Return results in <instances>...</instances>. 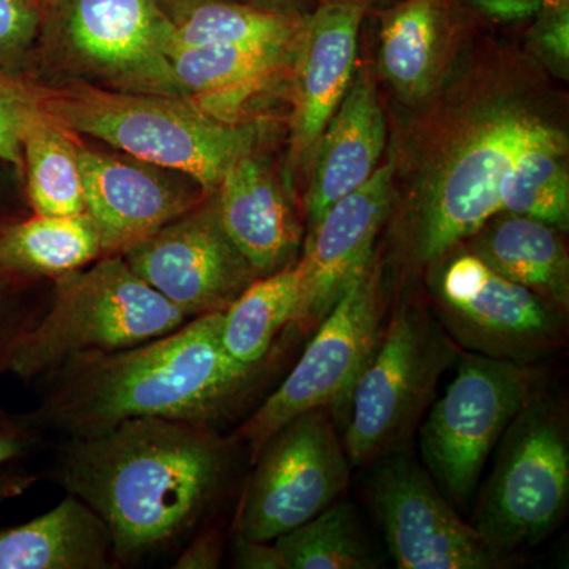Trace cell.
I'll list each match as a JSON object with an SVG mask.
<instances>
[{
	"instance_id": "1",
	"label": "cell",
	"mask_w": 569,
	"mask_h": 569,
	"mask_svg": "<svg viewBox=\"0 0 569 569\" xmlns=\"http://www.w3.org/2000/svg\"><path fill=\"white\" fill-rule=\"evenodd\" d=\"M538 63L493 54L449 71L421 112L392 140V247L425 269L498 211V186L537 142L568 137Z\"/></svg>"
},
{
	"instance_id": "2",
	"label": "cell",
	"mask_w": 569,
	"mask_h": 569,
	"mask_svg": "<svg viewBox=\"0 0 569 569\" xmlns=\"http://www.w3.org/2000/svg\"><path fill=\"white\" fill-rule=\"evenodd\" d=\"M234 441L197 422L127 419L67 438L58 478L107 523L119 567H132L203 522L230 481Z\"/></svg>"
},
{
	"instance_id": "3",
	"label": "cell",
	"mask_w": 569,
	"mask_h": 569,
	"mask_svg": "<svg viewBox=\"0 0 569 569\" xmlns=\"http://www.w3.org/2000/svg\"><path fill=\"white\" fill-rule=\"evenodd\" d=\"M222 313L111 353L71 358L43 378L40 406L26 415L36 429L91 436L137 418L216 427L252 389L261 369L236 365L223 350Z\"/></svg>"
},
{
	"instance_id": "4",
	"label": "cell",
	"mask_w": 569,
	"mask_h": 569,
	"mask_svg": "<svg viewBox=\"0 0 569 569\" xmlns=\"http://www.w3.org/2000/svg\"><path fill=\"white\" fill-rule=\"evenodd\" d=\"M43 108L71 133L190 176L216 192L228 168L257 151L260 122H223L183 97L43 84Z\"/></svg>"
},
{
	"instance_id": "5",
	"label": "cell",
	"mask_w": 569,
	"mask_h": 569,
	"mask_svg": "<svg viewBox=\"0 0 569 569\" xmlns=\"http://www.w3.org/2000/svg\"><path fill=\"white\" fill-rule=\"evenodd\" d=\"M174 24L152 0H41L31 63L47 84L182 97Z\"/></svg>"
},
{
	"instance_id": "6",
	"label": "cell",
	"mask_w": 569,
	"mask_h": 569,
	"mask_svg": "<svg viewBox=\"0 0 569 569\" xmlns=\"http://www.w3.org/2000/svg\"><path fill=\"white\" fill-rule=\"evenodd\" d=\"M187 321L122 254H102L97 263L54 279L50 307L22 337L9 373L24 383L43 380L71 358L137 347Z\"/></svg>"
},
{
	"instance_id": "7",
	"label": "cell",
	"mask_w": 569,
	"mask_h": 569,
	"mask_svg": "<svg viewBox=\"0 0 569 569\" xmlns=\"http://www.w3.org/2000/svg\"><path fill=\"white\" fill-rule=\"evenodd\" d=\"M459 353L436 313L413 302L396 310L348 402L343 447L351 467L406 449Z\"/></svg>"
},
{
	"instance_id": "8",
	"label": "cell",
	"mask_w": 569,
	"mask_h": 569,
	"mask_svg": "<svg viewBox=\"0 0 569 569\" xmlns=\"http://www.w3.org/2000/svg\"><path fill=\"white\" fill-rule=\"evenodd\" d=\"M496 466L471 527L498 561L552 533L569 501V440L563 415L535 391L498 441Z\"/></svg>"
},
{
	"instance_id": "9",
	"label": "cell",
	"mask_w": 569,
	"mask_h": 569,
	"mask_svg": "<svg viewBox=\"0 0 569 569\" xmlns=\"http://www.w3.org/2000/svg\"><path fill=\"white\" fill-rule=\"evenodd\" d=\"M538 389L530 365L460 350L456 373L419 425L422 467L458 511H467L486 462Z\"/></svg>"
},
{
	"instance_id": "10",
	"label": "cell",
	"mask_w": 569,
	"mask_h": 569,
	"mask_svg": "<svg viewBox=\"0 0 569 569\" xmlns=\"http://www.w3.org/2000/svg\"><path fill=\"white\" fill-rule=\"evenodd\" d=\"M385 306L383 264L373 254L317 326L291 372L239 429L238 437L252 449V458L272 433L299 415L348 407L383 331Z\"/></svg>"
},
{
	"instance_id": "11",
	"label": "cell",
	"mask_w": 569,
	"mask_h": 569,
	"mask_svg": "<svg viewBox=\"0 0 569 569\" xmlns=\"http://www.w3.org/2000/svg\"><path fill=\"white\" fill-rule=\"evenodd\" d=\"M436 317L459 348L531 365L567 336L563 310L497 274L471 252L429 266Z\"/></svg>"
},
{
	"instance_id": "12",
	"label": "cell",
	"mask_w": 569,
	"mask_h": 569,
	"mask_svg": "<svg viewBox=\"0 0 569 569\" xmlns=\"http://www.w3.org/2000/svg\"><path fill=\"white\" fill-rule=\"evenodd\" d=\"M236 533L272 542L339 500L351 463L328 408L299 415L253 456Z\"/></svg>"
},
{
	"instance_id": "13",
	"label": "cell",
	"mask_w": 569,
	"mask_h": 569,
	"mask_svg": "<svg viewBox=\"0 0 569 569\" xmlns=\"http://www.w3.org/2000/svg\"><path fill=\"white\" fill-rule=\"evenodd\" d=\"M121 254L189 320L224 312L260 279L224 231L213 193Z\"/></svg>"
},
{
	"instance_id": "14",
	"label": "cell",
	"mask_w": 569,
	"mask_h": 569,
	"mask_svg": "<svg viewBox=\"0 0 569 569\" xmlns=\"http://www.w3.org/2000/svg\"><path fill=\"white\" fill-rule=\"evenodd\" d=\"M370 503L399 569H493L471 523L443 496L425 467L402 449L377 460Z\"/></svg>"
},
{
	"instance_id": "15",
	"label": "cell",
	"mask_w": 569,
	"mask_h": 569,
	"mask_svg": "<svg viewBox=\"0 0 569 569\" xmlns=\"http://www.w3.org/2000/svg\"><path fill=\"white\" fill-rule=\"evenodd\" d=\"M86 212L99 228L103 254H121L208 193L190 176L121 151L78 144Z\"/></svg>"
},
{
	"instance_id": "16",
	"label": "cell",
	"mask_w": 569,
	"mask_h": 569,
	"mask_svg": "<svg viewBox=\"0 0 569 569\" xmlns=\"http://www.w3.org/2000/svg\"><path fill=\"white\" fill-rule=\"evenodd\" d=\"M366 11L323 0L302 18L288 71L291 174L312 168L318 141L350 88Z\"/></svg>"
},
{
	"instance_id": "17",
	"label": "cell",
	"mask_w": 569,
	"mask_h": 569,
	"mask_svg": "<svg viewBox=\"0 0 569 569\" xmlns=\"http://www.w3.org/2000/svg\"><path fill=\"white\" fill-rule=\"evenodd\" d=\"M391 204L392 167L388 162L309 228L305 250L296 261L301 298L291 325H320L376 254L373 247L388 223Z\"/></svg>"
},
{
	"instance_id": "18",
	"label": "cell",
	"mask_w": 569,
	"mask_h": 569,
	"mask_svg": "<svg viewBox=\"0 0 569 569\" xmlns=\"http://www.w3.org/2000/svg\"><path fill=\"white\" fill-rule=\"evenodd\" d=\"M224 231L258 277L295 264L302 230L282 183L257 151L236 160L216 192Z\"/></svg>"
},
{
	"instance_id": "19",
	"label": "cell",
	"mask_w": 569,
	"mask_h": 569,
	"mask_svg": "<svg viewBox=\"0 0 569 569\" xmlns=\"http://www.w3.org/2000/svg\"><path fill=\"white\" fill-rule=\"evenodd\" d=\"M387 148V118L367 69L355 71L350 88L326 123L305 198L307 230L336 201L376 173Z\"/></svg>"
},
{
	"instance_id": "20",
	"label": "cell",
	"mask_w": 569,
	"mask_h": 569,
	"mask_svg": "<svg viewBox=\"0 0 569 569\" xmlns=\"http://www.w3.org/2000/svg\"><path fill=\"white\" fill-rule=\"evenodd\" d=\"M296 39V37H295ZM295 40L287 44H208L171 51L183 99L223 122H246L247 104L288 78Z\"/></svg>"
},
{
	"instance_id": "21",
	"label": "cell",
	"mask_w": 569,
	"mask_h": 569,
	"mask_svg": "<svg viewBox=\"0 0 569 569\" xmlns=\"http://www.w3.org/2000/svg\"><path fill=\"white\" fill-rule=\"evenodd\" d=\"M380 70L406 104L425 102L449 71L455 40L451 0H399L381 11Z\"/></svg>"
},
{
	"instance_id": "22",
	"label": "cell",
	"mask_w": 569,
	"mask_h": 569,
	"mask_svg": "<svg viewBox=\"0 0 569 569\" xmlns=\"http://www.w3.org/2000/svg\"><path fill=\"white\" fill-rule=\"evenodd\" d=\"M111 530L80 498H63L39 518L0 530V569H110Z\"/></svg>"
},
{
	"instance_id": "23",
	"label": "cell",
	"mask_w": 569,
	"mask_h": 569,
	"mask_svg": "<svg viewBox=\"0 0 569 569\" xmlns=\"http://www.w3.org/2000/svg\"><path fill=\"white\" fill-rule=\"evenodd\" d=\"M561 233L530 217L498 212L467 239V250L497 274L568 312L569 257Z\"/></svg>"
},
{
	"instance_id": "24",
	"label": "cell",
	"mask_w": 569,
	"mask_h": 569,
	"mask_svg": "<svg viewBox=\"0 0 569 569\" xmlns=\"http://www.w3.org/2000/svg\"><path fill=\"white\" fill-rule=\"evenodd\" d=\"M99 228L88 212L37 216L0 224V269L26 279H58L102 257Z\"/></svg>"
},
{
	"instance_id": "25",
	"label": "cell",
	"mask_w": 569,
	"mask_h": 569,
	"mask_svg": "<svg viewBox=\"0 0 569 569\" xmlns=\"http://www.w3.org/2000/svg\"><path fill=\"white\" fill-rule=\"evenodd\" d=\"M301 298L296 263L260 277L222 313L223 350L246 369H261L276 337L293 323Z\"/></svg>"
},
{
	"instance_id": "26",
	"label": "cell",
	"mask_w": 569,
	"mask_h": 569,
	"mask_svg": "<svg viewBox=\"0 0 569 569\" xmlns=\"http://www.w3.org/2000/svg\"><path fill=\"white\" fill-rule=\"evenodd\" d=\"M21 146L33 213L67 217L86 212L78 141L71 132L43 108L26 127Z\"/></svg>"
},
{
	"instance_id": "27",
	"label": "cell",
	"mask_w": 569,
	"mask_h": 569,
	"mask_svg": "<svg viewBox=\"0 0 569 569\" xmlns=\"http://www.w3.org/2000/svg\"><path fill=\"white\" fill-rule=\"evenodd\" d=\"M568 137L531 144L498 186V211L530 217L568 231Z\"/></svg>"
},
{
	"instance_id": "28",
	"label": "cell",
	"mask_w": 569,
	"mask_h": 569,
	"mask_svg": "<svg viewBox=\"0 0 569 569\" xmlns=\"http://www.w3.org/2000/svg\"><path fill=\"white\" fill-rule=\"evenodd\" d=\"M284 569H373L376 552L370 548L355 508L335 501L316 518L276 538Z\"/></svg>"
},
{
	"instance_id": "29",
	"label": "cell",
	"mask_w": 569,
	"mask_h": 569,
	"mask_svg": "<svg viewBox=\"0 0 569 569\" xmlns=\"http://www.w3.org/2000/svg\"><path fill=\"white\" fill-rule=\"evenodd\" d=\"M301 20L247 2L204 3L174 22L171 51L208 44H287L295 40Z\"/></svg>"
},
{
	"instance_id": "30",
	"label": "cell",
	"mask_w": 569,
	"mask_h": 569,
	"mask_svg": "<svg viewBox=\"0 0 569 569\" xmlns=\"http://www.w3.org/2000/svg\"><path fill=\"white\" fill-rule=\"evenodd\" d=\"M43 110V86L21 71L0 67V160L24 173L22 134Z\"/></svg>"
},
{
	"instance_id": "31",
	"label": "cell",
	"mask_w": 569,
	"mask_h": 569,
	"mask_svg": "<svg viewBox=\"0 0 569 569\" xmlns=\"http://www.w3.org/2000/svg\"><path fill=\"white\" fill-rule=\"evenodd\" d=\"M41 18V0H0V67L29 69Z\"/></svg>"
},
{
	"instance_id": "32",
	"label": "cell",
	"mask_w": 569,
	"mask_h": 569,
	"mask_svg": "<svg viewBox=\"0 0 569 569\" xmlns=\"http://www.w3.org/2000/svg\"><path fill=\"white\" fill-rule=\"evenodd\" d=\"M36 279L13 276L0 269V377L9 373L14 350L39 320L40 310L29 306L26 291Z\"/></svg>"
},
{
	"instance_id": "33",
	"label": "cell",
	"mask_w": 569,
	"mask_h": 569,
	"mask_svg": "<svg viewBox=\"0 0 569 569\" xmlns=\"http://www.w3.org/2000/svg\"><path fill=\"white\" fill-rule=\"evenodd\" d=\"M533 61L559 78L569 71V0H550L533 20L527 43Z\"/></svg>"
},
{
	"instance_id": "34",
	"label": "cell",
	"mask_w": 569,
	"mask_h": 569,
	"mask_svg": "<svg viewBox=\"0 0 569 569\" xmlns=\"http://www.w3.org/2000/svg\"><path fill=\"white\" fill-rule=\"evenodd\" d=\"M39 429H36L26 415L7 413L0 408V467L21 462L31 455L39 441Z\"/></svg>"
},
{
	"instance_id": "35",
	"label": "cell",
	"mask_w": 569,
	"mask_h": 569,
	"mask_svg": "<svg viewBox=\"0 0 569 569\" xmlns=\"http://www.w3.org/2000/svg\"><path fill=\"white\" fill-rule=\"evenodd\" d=\"M550 0H463V3L488 20L523 22L535 20Z\"/></svg>"
},
{
	"instance_id": "36",
	"label": "cell",
	"mask_w": 569,
	"mask_h": 569,
	"mask_svg": "<svg viewBox=\"0 0 569 569\" xmlns=\"http://www.w3.org/2000/svg\"><path fill=\"white\" fill-rule=\"evenodd\" d=\"M233 567L242 569H284L274 542L254 541L234 533L231 539Z\"/></svg>"
},
{
	"instance_id": "37",
	"label": "cell",
	"mask_w": 569,
	"mask_h": 569,
	"mask_svg": "<svg viewBox=\"0 0 569 569\" xmlns=\"http://www.w3.org/2000/svg\"><path fill=\"white\" fill-rule=\"evenodd\" d=\"M222 538L216 530L203 531L190 539L173 568L176 569H216L222 563Z\"/></svg>"
},
{
	"instance_id": "38",
	"label": "cell",
	"mask_w": 569,
	"mask_h": 569,
	"mask_svg": "<svg viewBox=\"0 0 569 569\" xmlns=\"http://www.w3.org/2000/svg\"><path fill=\"white\" fill-rule=\"evenodd\" d=\"M37 477L32 471L26 470L18 463L0 467V507L6 501L22 496L36 485Z\"/></svg>"
},
{
	"instance_id": "39",
	"label": "cell",
	"mask_w": 569,
	"mask_h": 569,
	"mask_svg": "<svg viewBox=\"0 0 569 569\" xmlns=\"http://www.w3.org/2000/svg\"><path fill=\"white\" fill-rule=\"evenodd\" d=\"M246 2L257 9L301 20L312 13L323 0H246Z\"/></svg>"
},
{
	"instance_id": "40",
	"label": "cell",
	"mask_w": 569,
	"mask_h": 569,
	"mask_svg": "<svg viewBox=\"0 0 569 569\" xmlns=\"http://www.w3.org/2000/svg\"><path fill=\"white\" fill-rule=\"evenodd\" d=\"M160 10L170 18L171 22H178L189 11L197 7L211 2H246V0H152Z\"/></svg>"
},
{
	"instance_id": "41",
	"label": "cell",
	"mask_w": 569,
	"mask_h": 569,
	"mask_svg": "<svg viewBox=\"0 0 569 569\" xmlns=\"http://www.w3.org/2000/svg\"><path fill=\"white\" fill-rule=\"evenodd\" d=\"M331 2L351 3L370 13V11H383L395 6L399 0H331Z\"/></svg>"
}]
</instances>
